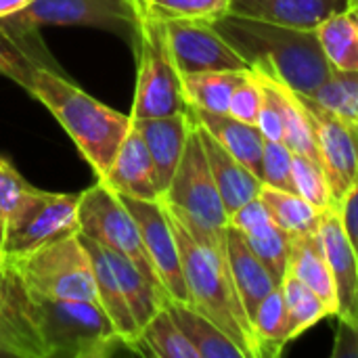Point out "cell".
Segmentation results:
<instances>
[{"label": "cell", "instance_id": "1", "mask_svg": "<svg viewBox=\"0 0 358 358\" xmlns=\"http://www.w3.org/2000/svg\"><path fill=\"white\" fill-rule=\"evenodd\" d=\"M210 25L254 71L287 84L298 94L313 96L336 71L321 50L317 29H294L231 13Z\"/></svg>", "mask_w": 358, "mask_h": 358}, {"label": "cell", "instance_id": "2", "mask_svg": "<svg viewBox=\"0 0 358 358\" xmlns=\"http://www.w3.org/2000/svg\"><path fill=\"white\" fill-rule=\"evenodd\" d=\"M27 92L61 124L94 176L103 178L132 128V117L84 92L63 69H38Z\"/></svg>", "mask_w": 358, "mask_h": 358}, {"label": "cell", "instance_id": "3", "mask_svg": "<svg viewBox=\"0 0 358 358\" xmlns=\"http://www.w3.org/2000/svg\"><path fill=\"white\" fill-rule=\"evenodd\" d=\"M166 214L178 241L180 264L191 306H195L201 315L216 323L241 348L243 357L260 358L252 321L237 294L227 254L201 245L168 210Z\"/></svg>", "mask_w": 358, "mask_h": 358}, {"label": "cell", "instance_id": "4", "mask_svg": "<svg viewBox=\"0 0 358 358\" xmlns=\"http://www.w3.org/2000/svg\"><path fill=\"white\" fill-rule=\"evenodd\" d=\"M159 201L191 233L195 241L227 254L229 214L210 172L195 120L185 145L182 159Z\"/></svg>", "mask_w": 358, "mask_h": 358}, {"label": "cell", "instance_id": "5", "mask_svg": "<svg viewBox=\"0 0 358 358\" xmlns=\"http://www.w3.org/2000/svg\"><path fill=\"white\" fill-rule=\"evenodd\" d=\"M4 266L17 273L34 298L99 302L92 258L80 233L10 258Z\"/></svg>", "mask_w": 358, "mask_h": 358}, {"label": "cell", "instance_id": "6", "mask_svg": "<svg viewBox=\"0 0 358 358\" xmlns=\"http://www.w3.org/2000/svg\"><path fill=\"white\" fill-rule=\"evenodd\" d=\"M34 302L50 358H105L126 348L99 302L46 298Z\"/></svg>", "mask_w": 358, "mask_h": 358}, {"label": "cell", "instance_id": "7", "mask_svg": "<svg viewBox=\"0 0 358 358\" xmlns=\"http://www.w3.org/2000/svg\"><path fill=\"white\" fill-rule=\"evenodd\" d=\"M132 48L136 50L138 69L130 117H159L187 111L180 73L166 44L164 21L136 13Z\"/></svg>", "mask_w": 358, "mask_h": 358}, {"label": "cell", "instance_id": "8", "mask_svg": "<svg viewBox=\"0 0 358 358\" xmlns=\"http://www.w3.org/2000/svg\"><path fill=\"white\" fill-rule=\"evenodd\" d=\"M80 193L34 189L4 218V264L48 241L80 233Z\"/></svg>", "mask_w": 358, "mask_h": 358}, {"label": "cell", "instance_id": "9", "mask_svg": "<svg viewBox=\"0 0 358 358\" xmlns=\"http://www.w3.org/2000/svg\"><path fill=\"white\" fill-rule=\"evenodd\" d=\"M78 218H80V233L84 237H88L90 241L99 243L105 250L124 254L155 285L162 287V283L149 262V256L145 252L138 224L117 193H113L109 187H105L101 180H96L90 189L80 193Z\"/></svg>", "mask_w": 358, "mask_h": 358}, {"label": "cell", "instance_id": "10", "mask_svg": "<svg viewBox=\"0 0 358 358\" xmlns=\"http://www.w3.org/2000/svg\"><path fill=\"white\" fill-rule=\"evenodd\" d=\"M4 21L23 29H42L46 25L96 27L120 34L130 44L136 34L132 0H34L25 10Z\"/></svg>", "mask_w": 358, "mask_h": 358}, {"label": "cell", "instance_id": "11", "mask_svg": "<svg viewBox=\"0 0 358 358\" xmlns=\"http://www.w3.org/2000/svg\"><path fill=\"white\" fill-rule=\"evenodd\" d=\"M300 96L308 109L321 168L331 191V203L338 210L346 193L358 182V138L344 117L306 94Z\"/></svg>", "mask_w": 358, "mask_h": 358}, {"label": "cell", "instance_id": "12", "mask_svg": "<svg viewBox=\"0 0 358 358\" xmlns=\"http://www.w3.org/2000/svg\"><path fill=\"white\" fill-rule=\"evenodd\" d=\"M124 206L134 216L145 252L149 256V262L162 283V287L168 294V300L191 304L189 289L182 275L180 264V250L174 235V229L170 224V218L162 206V201H149V199H134V197H122Z\"/></svg>", "mask_w": 358, "mask_h": 358}, {"label": "cell", "instance_id": "13", "mask_svg": "<svg viewBox=\"0 0 358 358\" xmlns=\"http://www.w3.org/2000/svg\"><path fill=\"white\" fill-rule=\"evenodd\" d=\"M166 44L180 78L201 71H248L245 59L201 21H164Z\"/></svg>", "mask_w": 358, "mask_h": 358}, {"label": "cell", "instance_id": "14", "mask_svg": "<svg viewBox=\"0 0 358 358\" xmlns=\"http://www.w3.org/2000/svg\"><path fill=\"white\" fill-rule=\"evenodd\" d=\"M6 357L50 358L36 302L8 266L0 275V358Z\"/></svg>", "mask_w": 358, "mask_h": 358}, {"label": "cell", "instance_id": "15", "mask_svg": "<svg viewBox=\"0 0 358 358\" xmlns=\"http://www.w3.org/2000/svg\"><path fill=\"white\" fill-rule=\"evenodd\" d=\"M317 235L336 281V317L348 325L358 327V254L344 231L340 212L336 208L323 212Z\"/></svg>", "mask_w": 358, "mask_h": 358}, {"label": "cell", "instance_id": "16", "mask_svg": "<svg viewBox=\"0 0 358 358\" xmlns=\"http://www.w3.org/2000/svg\"><path fill=\"white\" fill-rule=\"evenodd\" d=\"M229 227L237 229L252 252L260 258V262L268 268L273 279L281 285L287 275L292 235H287L268 214L264 201L260 197L248 201L237 212L229 216Z\"/></svg>", "mask_w": 358, "mask_h": 358}, {"label": "cell", "instance_id": "17", "mask_svg": "<svg viewBox=\"0 0 358 358\" xmlns=\"http://www.w3.org/2000/svg\"><path fill=\"white\" fill-rule=\"evenodd\" d=\"M132 128L138 132V136L143 138L151 155L157 185H159V197H162L182 159L185 145L193 128L191 111L187 109V111L172 113V115L138 117V120H132Z\"/></svg>", "mask_w": 358, "mask_h": 358}, {"label": "cell", "instance_id": "18", "mask_svg": "<svg viewBox=\"0 0 358 358\" xmlns=\"http://www.w3.org/2000/svg\"><path fill=\"white\" fill-rule=\"evenodd\" d=\"M348 8V0H231L229 13L273 25L315 31L327 17Z\"/></svg>", "mask_w": 358, "mask_h": 358}, {"label": "cell", "instance_id": "19", "mask_svg": "<svg viewBox=\"0 0 358 358\" xmlns=\"http://www.w3.org/2000/svg\"><path fill=\"white\" fill-rule=\"evenodd\" d=\"M101 180L113 193L122 197L159 201V185L151 155L134 128L126 134L117 155L113 157L107 174Z\"/></svg>", "mask_w": 358, "mask_h": 358}, {"label": "cell", "instance_id": "20", "mask_svg": "<svg viewBox=\"0 0 358 358\" xmlns=\"http://www.w3.org/2000/svg\"><path fill=\"white\" fill-rule=\"evenodd\" d=\"M42 67L61 71L40 29H23L0 19V76L27 90Z\"/></svg>", "mask_w": 358, "mask_h": 358}, {"label": "cell", "instance_id": "21", "mask_svg": "<svg viewBox=\"0 0 358 358\" xmlns=\"http://www.w3.org/2000/svg\"><path fill=\"white\" fill-rule=\"evenodd\" d=\"M197 130H199V138H201V145H203V151H206V157L210 164V172H212L214 182L218 187L220 199L224 203L227 214L231 216L233 212H237L248 201L260 197L264 182L245 164H241L235 155H231L199 124H197Z\"/></svg>", "mask_w": 358, "mask_h": 358}, {"label": "cell", "instance_id": "22", "mask_svg": "<svg viewBox=\"0 0 358 358\" xmlns=\"http://www.w3.org/2000/svg\"><path fill=\"white\" fill-rule=\"evenodd\" d=\"M82 235V233H80ZM84 243L90 252V258H92V268H94V283H96V300H99V306L105 310V315L111 319L115 331L120 334V338L124 340L126 348L130 352H136V355H143V348H141V327L136 325V319L126 302V296L111 271V264L103 252V248L94 241H90L88 237H84Z\"/></svg>", "mask_w": 358, "mask_h": 358}, {"label": "cell", "instance_id": "23", "mask_svg": "<svg viewBox=\"0 0 358 358\" xmlns=\"http://www.w3.org/2000/svg\"><path fill=\"white\" fill-rule=\"evenodd\" d=\"M193 120L208 130L231 155L245 164L256 176L262 178V153H264V134L256 124L241 122L231 113H212L189 107Z\"/></svg>", "mask_w": 358, "mask_h": 358}, {"label": "cell", "instance_id": "24", "mask_svg": "<svg viewBox=\"0 0 358 358\" xmlns=\"http://www.w3.org/2000/svg\"><path fill=\"white\" fill-rule=\"evenodd\" d=\"M227 258L231 266V275L237 287V294L243 302V308L252 321V315L260 306V302L279 287V283L273 279L268 268L260 262V258L252 252L245 237L233 229L227 227Z\"/></svg>", "mask_w": 358, "mask_h": 358}, {"label": "cell", "instance_id": "25", "mask_svg": "<svg viewBox=\"0 0 358 358\" xmlns=\"http://www.w3.org/2000/svg\"><path fill=\"white\" fill-rule=\"evenodd\" d=\"M287 273L298 277L304 285H308L321 298V302L329 308L331 317L338 315L336 281H334L329 262L323 254L317 233L292 237Z\"/></svg>", "mask_w": 358, "mask_h": 358}, {"label": "cell", "instance_id": "26", "mask_svg": "<svg viewBox=\"0 0 358 358\" xmlns=\"http://www.w3.org/2000/svg\"><path fill=\"white\" fill-rule=\"evenodd\" d=\"M105 256L111 264V271L126 296V302L136 319V325L143 327L151 321V317L166 306L168 302V296L166 292L155 285L130 258H126L124 254H117V252H111V250H105Z\"/></svg>", "mask_w": 358, "mask_h": 358}, {"label": "cell", "instance_id": "27", "mask_svg": "<svg viewBox=\"0 0 358 358\" xmlns=\"http://www.w3.org/2000/svg\"><path fill=\"white\" fill-rule=\"evenodd\" d=\"M166 308L187 340L193 344L199 358H245L241 348L195 306L168 300Z\"/></svg>", "mask_w": 358, "mask_h": 358}, {"label": "cell", "instance_id": "28", "mask_svg": "<svg viewBox=\"0 0 358 358\" xmlns=\"http://www.w3.org/2000/svg\"><path fill=\"white\" fill-rule=\"evenodd\" d=\"M248 71H201L182 76V94L189 107L212 111V113H229L231 96L239 82L250 73Z\"/></svg>", "mask_w": 358, "mask_h": 358}, {"label": "cell", "instance_id": "29", "mask_svg": "<svg viewBox=\"0 0 358 358\" xmlns=\"http://www.w3.org/2000/svg\"><path fill=\"white\" fill-rule=\"evenodd\" d=\"M260 199L264 201L271 218L292 237L317 233L321 216L325 212V210L315 208L310 201H306L298 193L266 187V185L260 191Z\"/></svg>", "mask_w": 358, "mask_h": 358}, {"label": "cell", "instance_id": "30", "mask_svg": "<svg viewBox=\"0 0 358 358\" xmlns=\"http://www.w3.org/2000/svg\"><path fill=\"white\" fill-rule=\"evenodd\" d=\"M317 38L336 71H358V29L348 10L327 17L317 27Z\"/></svg>", "mask_w": 358, "mask_h": 358}, {"label": "cell", "instance_id": "31", "mask_svg": "<svg viewBox=\"0 0 358 358\" xmlns=\"http://www.w3.org/2000/svg\"><path fill=\"white\" fill-rule=\"evenodd\" d=\"M252 329L262 357H279L289 344L287 338V313L281 285L273 289L252 315Z\"/></svg>", "mask_w": 358, "mask_h": 358}, {"label": "cell", "instance_id": "32", "mask_svg": "<svg viewBox=\"0 0 358 358\" xmlns=\"http://www.w3.org/2000/svg\"><path fill=\"white\" fill-rule=\"evenodd\" d=\"M283 298H285V313H287V338L289 342L298 340L304 331L313 329L325 317H331L329 308L321 302V298L304 285L298 277L285 275L281 281Z\"/></svg>", "mask_w": 358, "mask_h": 358}, {"label": "cell", "instance_id": "33", "mask_svg": "<svg viewBox=\"0 0 358 358\" xmlns=\"http://www.w3.org/2000/svg\"><path fill=\"white\" fill-rule=\"evenodd\" d=\"M277 86H279L281 107H283V143L294 153L304 155L321 166L315 130H313L310 115H308V109H306L302 96L279 80H277Z\"/></svg>", "mask_w": 358, "mask_h": 358}, {"label": "cell", "instance_id": "34", "mask_svg": "<svg viewBox=\"0 0 358 358\" xmlns=\"http://www.w3.org/2000/svg\"><path fill=\"white\" fill-rule=\"evenodd\" d=\"M143 355L155 358H199L193 344L174 323L168 308H159L141 331Z\"/></svg>", "mask_w": 358, "mask_h": 358}, {"label": "cell", "instance_id": "35", "mask_svg": "<svg viewBox=\"0 0 358 358\" xmlns=\"http://www.w3.org/2000/svg\"><path fill=\"white\" fill-rule=\"evenodd\" d=\"M134 10L159 21H201L214 23L229 13L231 0H143Z\"/></svg>", "mask_w": 358, "mask_h": 358}, {"label": "cell", "instance_id": "36", "mask_svg": "<svg viewBox=\"0 0 358 358\" xmlns=\"http://www.w3.org/2000/svg\"><path fill=\"white\" fill-rule=\"evenodd\" d=\"M310 99L344 117L358 138V71H334Z\"/></svg>", "mask_w": 358, "mask_h": 358}, {"label": "cell", "instance_id": "37", "mask_svg": "<svg viewBox=\"0 0 358 358\" xmlns=\"http://www.w3.org/2000/svg\"><path fill=\"white\" fill-rule=\"evenodd\" d=\"M292 170H294V187H296L298 195H302L306 201H310L319 210L334 208L331 191H329L327 178H325V172L317 162L294 153V168Z\"/></svg>", "mask_w": 358, "mask_h": 358}, {"label": "cell", "instance_id": "38", "mask_svg": "<svg viewBox=\"0 0 358 358\" xmlns=\"http://www.w3.org/2000/svg\"><path fill=\"white\" fill-rule=\"evenodd\" d=\"M294 151L283 141H264L262 153V182L266 187L296 193L294 187Z\"/></svg>", "mask_w": 358, "mask_h": 358}, {"label": "cell", "instance_id": "39", "mask_svg": "<svg viewBox=\"0 0 358 358\" xmlns=\"http://www.w3.org/2000/svg\"><path fill=\"white\" fill-rule=\"evenodd\" d=\"M262 99H264V90H262V82L258 78V73L252 69L235 88L233 96H231V105H229V113L241 122L248 124H256L260 107H262Z\"/></svg>", "mask_w": 358, "mask_h": 358}, {"label": "cell", "instance_id": "40", "mask_svg": "<svg viewBox=\"0 0 358 358\" xmlns=\"http://www.w3.org/2000/svg\"><path fill=\"white\" fill-rule=\"evenodd\" d=\"M36 187H31L8 159L0 155V214L6 218Z\"/></svg>", "mask_w": 358, "mask_h": 358}, {"label": "cell", "instance_id": "41", "mask_svg": "<svg viewBox=\"0 0 358 358\" xmlns=\"http://www.w3.org/2000/svg\"><path fill=\"white\" fill-rule=\"evenodd\" d=\"M338 212H340L344 231H346L350 243L355 245L358 254V182L346 193V197L342 199Z\"/></svg>", "mask_w": 358, "mask_h": 358}, {"label": "cell", "instance_id": "42", "mask_svg": "<svg viewBox=\"0 0 358 358\" xmlns=\"http://www.w3.org/2000/svg\"><path fill=\"white\" fill-rule=\"evenodd\" d=\"M334 358H358V327L340 321L336 331V344L331 350Z\"/></svg>", "mask_w": 358, "mask_h": 358}, {"label": "cell", "instance_id": "43", "mask_svg": "<svg viewBox=\"0 0 358 358\" xmlns=\"http://www.w3.org/2000/svg\"><path fill=\"white\" fill-rule=\"evenodd\" d=\"M34 0H0V19L13 17L21 10H25Z\"/></svg>", "mask_w": 358, "mask_h": 358}, {"label": "cell", "instance_id": "44", "mask_svg": "<svg viewBox=\"0 0 358 358\" xmlns=\"http://www.w3.org/2000/svg\"><path fill=\"white\" fill-rule=\"evenodd\" d=\"M346 10H348L350 19L355 21V25H357V29H358V8H346Z\"/></svg>", "mask_w": 358, "mask_h": 358}, {"label": "cell", "instance_id": "45", "mask_svg": "<svg viewBox=\"0 0 358 358\" xmlns=\"http://www.w3.org/2000/svg\"><path fill=\"white\" fill-rule=\"evenodd\" d=\"M348 8H358V0H348Z\"/></svg>", "mask_w": 358, "mask_h": 358}, {"label": "cell", "instance_id": "46", "mask_svg": "<svg viewBox=\"0 0 358 358\" xmlns=\"http://www.w3.org/2000/svg\"><path fill=\"white\" fill-rule=\"evenodd\" d=\"M134 2H143V0H134Z\"/></svg>", "mask_w": 358, "mask_h": 358}, {"label": "cell", "instance_id": "47", "mask_svg": "<svg viewBox=\"0 0 358 358\" xmlns=\"http://www.w3.org/2000/svg\"><path fill=\"white\" fill-rule=\"evenodd\" d=\"M0 275H2V271H0Z\"/></svg>", "mask_w": 358, "mask_h": 358}]
</instances>
